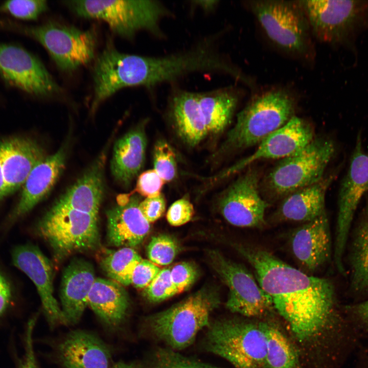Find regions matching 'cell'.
<instances>
[{
	"mask_svg": "<svg viewBox=\"0 0 368 368\" xmlns=\"http://www.w3.org/2000/svg\"><path fill=\"white\" fill-rule=\"evenodd\" d=\"M110 368H143L140 365L131 363H126L124 362H119L111 366Z\"/></svg>",
	"mask_w": 368,
	"mask_h": 368,
	"instance_id": "f6af8a7d",
	"label": "cell"
},
{
	"mask_svg": "<svg viewBox=\"0 0 368 368\" xmlns=\"http://www.w3.org/2000/svg\"><path fill=\"white\" fill-rule=\"evenodd\" d=\"M172 283L177 294L188 289L195 281L198 275L197 270L192 263L181 262L170 269Z\"/></svg>",
	"mask_w": 368,
	"mask_h": 368,
	"instance_id": "74e56055",
	"label": "cell"
},
{
	"mask_svg": "<svg viewBox=\"0 0 368 368\" xmlns=\"http://www.w3.org/2000/svg\"><path fill=\"white\" fill-rule=\"evenodd\" d=\"M154 170L165 181H170L177 173L175 154L170 145L165 141H157L153 150Z\"/></svg>",
	"mask_w": 368,
	"mask_h": 368,
	"instance_id": "e575fe53",
	"label": "cell"
},
{
	"mask_svg": "<svg viewBox=\"0 0 368 368\" xmlns=\"http://www.w3.org/2000/svg\"><path fill=\"white\" fill-rule=\"evenodd\" d=\"M360 368H368V346L363 353Z\"/></svg>",
	"mask_w": 368,
	"mask_h": 368,
	"instance_id": "bcb514c9",
	"label": "cell"
},
{
	"mask_svg": "<svg viewBox=\"0 0 368 368\" xmlns=\"http://www.w3.org/2000/svg\"><path fill=\"white\" fill-rule=\"evenodd\" d=\"M106 150L56 202L72 209L98 215L104 191Z\"/></svg>",
	"mask_w": 368,
	"mask_h": 368,
	"instance_id": "cb8c5ba5",
	"label": "cell"
},
{
	"mask_svg": "<svg viewBox=\"0 0 368 368\" xmlns=\"http://www.w3.org/2000/svg\"><path fill=\"white\" fill-rule=\"evenodd\" d=\"M153 368H217L185 357L169 349H159L154 359Z\"/></svg>",
	"mask_w": 368,
	"mask_h": 368,
	"instance_id": "8d00e7d4",
	"label": "cell"
},
{
	"mask_svg": "<svg viewBox=\"0 0 368 368\" xmlns=\"http://www.w3.org/2000/svg\"><path fill=\"white\" fill-rule=\"evenodd\" d=\"M259 175L249 169L224 191L219 208L225 220L241 227L259 228L265 224L268 203L259 191Z\"/></svg>",
	"mask_w": 368,
	"mask_h": 368,
	"instance_id": "5bb4252c",
	"label": "cell"
},
{
	"mask_svg": "<svg viewBox=\"0 0 368 368\" xmlns=\"http://www.w3.org/2000/svg\"><path fill=\"white\" fill-rule=\"evenodd\" d=\"M48 4L44 0H13L0 5V12L20 20L37 19L47 11Z\"/></svg>",
	"mask_w": 368,
	"mask_h": 368,
	"instance_id": "d6a6232c",
	"label": "cell"
},
{
	"mask_svg": "<svg viewBox=\"0 0 368 368\" xmlns=\"http://www.w3.org/2000/svg\"><path fill=\"white\" fill-rule=\"evenodd\" d=\"M156 265L150 261L142 259L133 270L131 284L138 289H145L160 271Z\"/></svg>",
	"mask_w": 368,
	"mask_h": 368,
	"instance_id": "b9f144b4",
	"label": "cell"
},
{
	"mask_svg": "<svg viewBox=\"0 0 368 368\" xmlns=\"http://www.w3.org/2000/svg\"><path fill=\"white\" fill-rule=\"evenodd\" d=\"M212 265L228 288L226 307L248 318L261 317L274 310L270 297L243 265L217 251L210 253Z\"/></svg>",
	"mask_w": 368,
	"mask_h": 368,
	"instance_id": "4fadbf2b",
	"label": "cell"
},
{
	"mask_svg": "<svg viewBox=\"0 0 368 368\" xmlns=\"http://www.w3.org/2000/svg\"><path fill=\"white\" fill-rule=\"evenodd\" d=\"M10 256L13 265L27 275L35 286L50 325L67 324L54 295L53 268L50 260L37 245L29 242L14 246Z\"/></svg>",
	"mask_w": 368,
	"mask_h": 368,
	"instance_id": "9a60e30c",
	"label": "cell"
},
{
	"mask_svg": "<svg viewBox=\"0 0 368 368\" xmlns=\"http://www.w3.org/2000/svg\"><path fill=\"white\" fill-rule=\"evenodd\" d=\"M312 36L331 45L351 43L368 28V1H300Z\"/></svg>",
	"mask_w": 368,
	"mask_h": 368,
	"instance_id": "30bf717a",
	"label": "cell"
},
{
	"mask_svg": "<svg viewBox=\"0 0 368 368\" xmlns=\"http://www.w3.org/2000/svg\"><path fill=\"white\" fill-rule=\"evenodd\" d=\"M336 174L299 189L284 198L273 216L277 221L306 222L326 213L325 197Z\"/></svg>",
	"mask_w": 368,
	"mask_h": 368,
	"instance_id": "603a6c76",
	"label": "cell"
},
{
	"mask_svg": "<svg viewBox=\"0 0 368 368\" xmlns=\"http://www.w3.org/2000/svg\"><path fill=\"white\" fill-rule=\"evenodd\" d=\"M139 208L142 214L149 222H153L162 217L166 209V201L163 194L146 198L140 202Z\"/></svg>",
	"mask_w": 368,
	"mask_h": 368,
	"instance_id": "ee69618b",
	"label": "cell"
},
{
	"mask_svg": "<svg viewBox=\"0 0 368 368\" xmlns=\"http://www.w3.org/2000/svg\"><path fill=\"white\" fill-rule=\"evenodd\" d=\"M87 305L104 324L115 329L126 319L129 298L121 284L110 279L97 278L89 293Z\"/></svg>",
	"mask_w": 368,
	"mask_h": 368,
	"instance_id": "484cf974",
	"label": "cell"
},
{
	"mask_svg": "<svg viewBox=\"0 0 368 368\" xmlns=\"http://www.w3.org/2000/svg\"><path fill=\"white\" fill-rule=\"evenodd\" d=\"M350 254V287L356 294L368 292V205L355 229Z\"/></svg>",
	"mask_w": 368,
	"mask_h": 368,
	"instance_id": "f1b7e54d",
	"label": "cell"
},
{
	"mask_svg": "<svg viewBox=\"0 0 368 368\" xmlns=\"http://www.w3.org/2000/svg\"><path fill=\"white\" fill-rule=\"evenodd\" d=\"M77 15L105 22L117 35L131 38L141 30L156 32L167 14L164 6L153 1L84 0L65 1Z\"/></svg>",
	"mask_w": 368,
	"mask_h": 368,
	"instance_id": "ba28073f",
	"label": "cell"
},
{
	"mask_svg": "<svg viewBox=\"0 0 368 368\" xmlns=\"http://www.w3.org/2000/svg\"><path fill=\"white\" fill-rule=\"evenodd\" d=\"M262 324L266 341V367L297 368L298 356L289 339L273 324Z\"/></svg>",
	"mask_w": 368,
	"mask_h": 368,
	"instance_id": "f546056e",
	"label": "cell"
},
{
	"mask_svg": "<svg viewBox=\"0 0 368 368\" xmlns=\"http://www.w3.org/2000/svg\"><path fill=\"white\" fill-rule=\"evenodd\" d=\"M5 196L24 185L34 168L45 157L41 146L28 137H16L0 143Z\"/></svg>",
	"mask_w": 368,
	"mask_h": 368,
	"instance_id": "ffe728a7",
	"label": "cell"
},
{
	"mask_svg": "<svg viewBox=\"0 0 368 368\" xmlns=\"http://www.w3.org/2000/svg\"><path fill=\"white\" fill-rule=\"evenodd\" d=\"M208 327L205 343L209 351L236 368H267L266 341L262 322L224 319Z\"/></svg>",
	"mask_w": 368,
	"mask_h": 368,
	"instance_id": "9c48e42d",
	"label": "cell"
},
{
	"mask_svg": "<svg viewBox=\"0 0 368 368\" xmlns=\"http://www.w3.org/2000/svg\"><path fill=\"white\" fill-rule=\"evenodd\" d=\"M219 304L216 292L204 288L151 316L148 326L152 333L172 350H181L190 346L198 333L210 326V315Z\"/></svg>",
	"mask_w": 368,
	"mask_h": 368,
	"instance_id": "52a82bcc",
	"label": "cell"
},
{
	"mask_svg": "<svg viewBox=\"0 0 368 368\" xmlns=\"http://www.w3.org/2000/svg\"><path fill=\"white\" fill-rule=\"evenodd\" d=\"M346 317L362 336L368 335V300L342 307Z\"/></svg>",
	"mask_w": 368,
	"mask_h": 368,
	"instance_id": "f35d334b",
	"label": "cell"
},
{
	"mask_svg": "<svg viewBox=\"0 0 368 368\" xmlns=\"http://www.w3.org/2000/svg\"><path fill=\"white\" fill-rule=\"evenodd\" d=\"M37 318V315H34L27 323L25 337V353L16 368H40L36 359L33 343V333Z\"/></svg>",
	"mask_w": 368,
	"mask_h": 368,
	"instance_id": "7bdbcfd3",
	"label": "cell"
},
{
	"mask_svg": "<svg viewBox=\"0 0 368 368\" xmlns=\"http://www.w3.org/2000/svg\"><path fill=\"white\" fill-rule=\"evenodd\" d=\"M164 182L154 169L147 170L140 175L136 187L130 193L137 192L146 198L156 197L161 194Z\"/></svg>",
	"mask_w": 368,
	"mask_h": 368,
	"instance_id": "ab89813d",
	"label": "cell"
},
{
	"mask_svg": "<svg viewBox=\"0 0 368 368\" xmlns=\"http://www.w3.org/2000/svg\"><path fill=\"white\" fill-rule=\"evenodd\" d=\"M194 211L192 204L186 198H181L173 203L168 209L166 218L172 226H178L190 221Z\"/></svg>",
	"mask_w": 368,
	"mask_h": 368,
	"instance_id": "60d3db41",
	"label": "cell"
},
{
	"mask_svg": "<svg viewBox=\"0 0 368 368\" xmlns=\"http://www.w3.org/2000/svg\"><path fill=\"white\" fill-rule=\"evenodd\" d=\"M335 145L326 137H314L305 146L282 159L266 177L264 190L271 199L284 198L324 177Z\"/></svg>",
	"mask_w": 368,
	"mask_h": 368,
	"instance_id": "8992f818",
	"label": "cell"
},
{
	"mask_svg": "<svg viewBox=\"0 0 368 368\" xmlns=\"http://www.w3.org/2000/svg\"><path fill=\"white\" fill-rule=\"evenodd\" d=\"M199 102L208 133L223 132L230 123L239 101L237 92L224 89L198 93Z\"/></svg>",
	"mask_w": 368,
	"mask_h": 368,
	"instance_id": "83f0119b",
	"label": "cell"
},
{
	"mask_svg": "<svg viewBox=\"0 0 368 368\" xmlns=\"http://www.w3.org/2000/svg\"><path fill=\"white\" fill-rule=\"evenodd\" d=\"M110 352L97 336L77 330L70 332L59 344L57 355L64 368H110Z\"/></svg>",
	"mask_w": 368,
	"mask_h": 368,
	"instance_id": "7402d4cb",
	"label": "cell"
},
{
	"mask_svg": "<svg viewBox=\"0 0 368 368\" xmlns=\"http://www.w3.org/2000/svg\"><path fill=\"white\" fill-rule=\"evenodd\" d=\"M6 30L19 33L39 42L64 72H74L89 63L95 57L97 36L94 29L83 30L52 21L27 26L9 20Z\"/></svg>",
	"mask_w": 368,
	"mask_h": 368,
	"instance_id": "5b68a950",
	"label": "cell"
},
{
	"mask_svg": "<svg viewBox=\"0 0 368 368\" xmlns=\"http://www.w3.org/2000/svg\"><path fill=\"white\" fill-rule=\"evenodd\" d=\"M291 250L304 269L314 272L324 266L331 254V240L326 213L295 228L290 237Z\"/></svg>",
	"mask_w": 368,
	"mask_h": 368,
	"instance_id": "d6986e66",
	"label": "cell"
},
{
	"mask_svg": "<svg viewBox=\"0 0 368 368\" xmlns=\"http://www.w3.org/2000/svg\"><path fill=\"white\" fill-rule=\"evenodd\" d=\"M66 146L46 156L32 170L16 205L0 223L2 238L49 193L65 167Z\"/></svg>",
	"mask_w": 368,
	"mask_h": 368,
	"instance_id": "2e32d148",
	"label": "cell"
},
{
	"mask_svg": "<svg viewBox=\"0 0 368 368\" xmlns=\"http://www.w3.org/2000/svg\"><path fill=\"white\" fill-rule=\"evenodd\" d=\"M0 78L8 85L32 96L48 97L62 92L40 60L16 44L0 42Z\"/></svg>",
	"mask_w": 368,
	"mask_h": 368,
	"instance_id": "7c38bea8",
	"label": "cell"
},
{
	"mask_svg": "<svg viewBox=\"0 0 368 368\" xmlns=\"http://www.w3.org/2000/svg\"><path fill=\"white\" fill-rule=\"evenodd\" d=\"M176 294L169 268L161 269L144 290V295L152 303L162 302Z\"/></svg>",
	"mask_w": 368,
	"mask_h": 368,
	"instance_id": "d590c367",
	"label": "cell"
},
{
	"mask_svg": "<svg viewBox=\"0 0 368 368\" xmlns=\"http://www.w3.org/2000/svg\"><path fill=\"white\" fill-rule=\"evenodd\" d=\"M366 192H368V154L364 151L361 135L358 134L338 197L333 256L335 266L342 274L346 273L343 255L352 222L357 206Z\"/></svg>",
	"mask_w": 368,
	"mask_h": 368,
	"instance_id": "8fae6325",
	"label": "cell"
},
{
	"mask_svg": "<svg viewBox=\"0 0 368 368\" xmlns=\"http://www.w3.org/2000/svg\"><path fill=\"white\" fill-rule=\"evenodd\" d=\"M142 258L132 248L108 250L101 258L100 266L106 275L123 286L131 284L134 269Z\"/></svg>",
	"mask_w": 368,
	"mask_h": 368,
	"instance_id": "4dcf8cb0",
	"label": "cell"
},
{
	"mask_svg": "<svg viewBox=\"0 0 368 368\" xmlns=\"http://www.w3.org/2000/svg\"><path fill=\"white\" fill-rule=\"evenodd\" d=\"M36 235L52 248L57 260L100 245L98 216L56 202L34 226Z\"/></svg>",
	"mask_w": 368,
	"mask_h": 368,
	"instance_id": "277c9868",
	"label": "cell"
},
{
	"mask_svg": "<svg viewBox=\"0 0 368 368\" xmlns=\"http://www.w3.org/2000/svg\"><path fill=\"white\" fill-rule=\"evenodd\" d=\"M314 138V130L311 124L304 119L294 116L282 127L261 141L253 153L228 168L224 175L229 176L241 171L259 160L288 157Z\"/></svg>",
	"mask_w": 368,
	"mask_h": 368,
	"instance_id": "e0dca14e",
	"label": "cell"
},
{
	"mask_svg": "<svg viewBox=\"0 0 368 368\" xmlns=\"http://www.w3.org/2000/svg\"><path fill=\"white\" fill-rule=\"evenodd\" d=\"M236 249L299 342H317L328 359L356 350L361 335L340 309L331 281L310 275L264 249L245 245Z\"/></svg>",
	"mask_w": 368,
	"mask_h": 368,
	"instance_id": "6da1fadb",
	"label": "cell"
},
{
	"mask_svg": "<svg viewBox=\"0 0 368 368\" xmlns=\"http://www.w3.org/2000/svg\"><path fill=\"white\" fill-rule=\"evenodd\" d=\"M95 279L93 265L82 258L73 259L64 269L60 300L67 324H76L81 318Z\"/></svg>",
	"mask_w": 368,
	"mask_h": 368,
	"instance_id": "44dd1931",
	"label": "cell"
},
{
	"mask_svg": "<svg viewBox=\"0 0 368 368\" xmlns=\"http://www.w3.org/2000/svg\"><path fill=\"white\" fill-rule=\"evenodd\" d=\"M296 99L285 88L276 87L255 95L237 115L221 151L244 149L259 144L294 115Z\"/></svg>",
	"mask_w": 368,
	"mask_h": 368,
	"instance_id": "3957f363",
	"label": "cell"
},
{
	"mask_svg": "<svg viewBox=\"0 0 368 368\" xmlns=\"http://www.w3.org/2000/svg\"><path fill=\"white\" fill-rule=\"evenodd\" d=\"M171 114L178 135L189 146L198 145L208 134L198 93H177L171 102Z\"/></svg>",
	"mask_w": 368,
	"mask_h": 368,
	"instance_id": "4316f807",
	"label": "cell"
},
{
	"mask_svg": "<svg viewBox=\"0 0 368 368\" xmlns=\"http://www.w3.org/2000/svg\"><path fill=\"white\" fill-rule=\"evenodd\" d=\"M20 283L0 260V320L10 313L20 300Z\"/></svg>",
	"mask_w": 368,
	"mask_h": 368,
	"instance_id": "1f68e13d",
	"label": "cell"
},
{
	"mask_svg": "<svg viewBox=\"0 0 368 368\" xmlns=\"http://www.w3.org/2000/svg\"><path fill=\"white\" fill-rule=\"evenodd\" d=\"M133 194L118 196L117 204L106 213V241L110 246L133 248L149 232L150 223L140 210L139 197Z\"/></svg>",
	"mask_w": 368,
	"mask_h": 368,
	"instance_id": "ac0fdd59",
	"label": "cell"
},
{
	"mask_svg": "<svg viewBox=\"0 0 368 368\" xmlns=\"http://www.w3.org/2000/svg\"><path fill=\"white\" fill-rule=\"evenodd\" d=\"M144 127L133 128L114 144L111 172L114 180L123 187L130 185L144 165L146 148Z\"/></svg>",
	"mask_w": 368,
	"mask_h": 368,
	"instance_id": "d4e9b609",
	"label": "cell"
},
{
	"mask_svg": "<svg viewBox=\"0 0 368 368\" xmlns=\"http://www.w3.org/2000/svg\"><path fill=\"white\" fill-rule=\"evenodd\" d=\"M246 5L274 47L295 59L314 61L313 36L300 1L254 0Z\"/></svg>",
	"mask_w": 368,
	"mask_h": 368,
	"instance_id": "7a4b0ae2",
	"label": "cell"
},
{
	"mask_svg": "<svg viewBox=\"0 0 368 368\" xmlns=\"http://www.w3.org/2000/svg\"><path fill=\"white\" fill-rule=\"evenodd\" d=\"M179 250V246L175 240L167 235L153 237L147 248L149 261L156 265L162 266L171 263Z\"/></svg>",
	"mask_w": 368,
	"mask_h": 368,
	"instance_id": "836d02e7",
	"label": "cell"
}]
</instances>
